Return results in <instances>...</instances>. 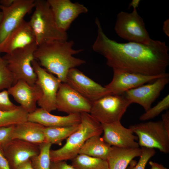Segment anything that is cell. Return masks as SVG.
<instances>
[{
	"instance_id": "33",
	"label": "cell",
	"mask_w": 169,
	"mask_h": 169,
	"mask_svg": "<svg viewBox=\"0 0 169 169\" xmlns=\"http://www.w3.org/2000/svg\"><path fill=\"white\" fill-rule=\"evenodd\" d=\"M50 169H75L65 161H51Z\"/></svg>"
},
{
	"instance_id": "32",
	"label": "cell",
	"mask_w": 169,
	"mask_h": 169,
	"mask_svg": "<svg viewBox=\"0 0 169 169\" xmlns=\"http://www.w3.org/2000/svg\"><path fill=\"white\" fill-rule=\"evenodd\" d=\"M15 125L0 127V146L7 144L12 139V133Z\"/></svg>"
},
{
	"instance_id": "21",
	"label": "cell",
	"mask_w": 169,
	"mask_h": 169,
	"mask_svg": "<svg viewBox=\"0 0 169 169\" xmlns=\"http://www.w3.org/2000/svg\"><path fill=\"white\" fill-rule=\"evenodd\" d=\"M42 125L29 121L15 125L12 139H18L39 145L44 142V136Z\"/></svg>"
},
{
	"instance_id": "30",
	"label": "cell",
	"mask_w": 169,
	"mask_h": 169,
	"mask_svg": "<svg viewBox=\"0 0 169 169\" xmlns=\"http://www.w3.org/2000/svg\"><path fill=\"white\" fill-rule=\"evenodd\" d=\"M141 154L138 163L131 162L130 166L126 169H145L149 160L156 154L154 149L142 147Z\"/></svg>"
},
{
	"instance_id": "29",
	"label": "cell",
	"mask_w": 169,
	"mask_h": 169,
	"mask_svg": "<svg viewBox=\"0 0 169 169\" xmlns=\"http://www.w3.org/2000/svg\"><path fill=\"white\" fill-rule=\"evenodd\" d=\"M1 53L0 52V91L8 89L13 84L12 74Z\"/></svg>"
},
{
	"instance_id": "8",
	"label": "cell",
	"mask_w": 169,
	"mask_h": 169,
	"mask_svg": "<svg viewBox=\"0 0 169 169\" xmlns=\"http://www.w3.org/2000/svg\"><path fill=\"white\" fill-rule=\"evenodd\" d=\"M129 128L136 135L139 146L156 148L165 153L169 152V133L161 120L140 123Z\"/></svg>"
},
{
	"instance_id": "4",
	"label": "cell",
	"mask_w": 169,
	"mask_h": 169,
	"mask_svg": "<svg viewBox=\"0 0 169 169\" xmlns=\"http://www.w3.org/2000/svg\"><path fill=\"white\" fill-rule=\"evenodd\" d=\"M34 8L29 22L38 46L53 40H68L67 32L57 27L47 0H35Z\"/></svg>"
},
{
	"instance_id": "5",
	"label": "cell",
	"mask_w": 169,
	"mask_h": 169,
	"mask_svg": "<svg viewBox=\"0 0 169 169\" xmlns=\"http://www.w3.org/2000/svg\"><path fill=\"white\" fill-rule=\"evenodd\" d=\"M36 43L15 50L2 57L13 79V84L19 80L33 85L37 76L32 65L34 54L37 47Z\"/></svg>"
},
{
	"instance_id": "16",
	"label": "cell",
	"mask_w": 169,
	"mask_h": 169,
	"mask_svg": "<svg viewBox=\"0 0 169 169\" xmlns=\"http://www.w3.org/2000/svg\"><path fill=\"white\" fill-rule=\"evenodd\" d=\"M0 148L11 169L38 155L39 145L22 140L13 139Z\"/></svg>"
},
{
	"instance_id": "22",
	"label": "cell",
	"mask_w": 169,
	"mask_h": 169,
	"mask_svg": "<svg viewBox=\"0 0 169 169\" xmlns=\"http://www.w3.org/2000/svg\"><path fill=\"white\" fill-rule=\"evenodd\" d=\"M141 149L111 146L106 161L109 169H126L134 158L140 156Z\"/></svg>"
},
{
	"instance_id": "34",
	"label": "cell",
	"mask_w": 169,
	"mask_h": 169,
	"mask_svg": "<svg viewBox=\"0 0 169 169\" xmlns=\"http://www.w3.org/2000/svg\"><path fill=\"white\" fill-rule=\"evenodd\" d=\"M0 169H11L8 162L0 148Z\"/></svg>"
},
{
	"instance_id": "1",
	"label": "cell",
	"mask_w": 169,
	"mask_h": 169,
	"mask_svg": "<svg viewBox=\"0 0 169 169\" xmlns=\"http://www.w3.org/2000/svg\"><path fill=\"white\" fill-rule=\"evenodd\" d=\"M97 35L93 50L103 56L113 70L147 75L166 73L169 65V49L165 42L153 40L149 44L119 43L104 33L96 18Z\"/></svg>"
},
{
	"instance_id": "31",
	"label": "cell",
	"mask_w": 169,
	"mask_h": 169,
	"mask_svg": "<svg viewBox=\"0 0 169 169\" xmlns=\"http://www.w3.org/2000/svg\"><path fill=\"white\" fill-rule=\"evenodd\" d=\"M9 96L7 90L0 91V110L12 111L18 107L11 101Z\"/></svg>"
},
{
	"instance_id": "13",
	"label": "cell",
	"mask_w": 169,
	"mask_h": 169,
	"mask_svg": "<svg viewBox=\"0 0 169 169\" xmlns=\"http://www.w3.org/2000/svg\"><path fill=\"white\" fill-rule=\"evenodd\" d=\"M113 75L110 82L105 86L110 94H122L146 83L169 75L166 73L157 75H147L118 70H113Z\"/></svg>"
},
{
	"instance_id": "40",
	"label": "cell",
	"mask_w": 169,
	"mask_h": 169,
	"mask_svg": "<svg viewBox=\"0 0 169 169\" xmlns=\"http://www.w3.org/2000/svg\"><path fill=\"white\" fill-rule=\"evenodd\" d=\"M140 2V0H133L130 3L129 7H132L133 9H137Z\"/></svg>"
},
{
	"instance_id": "39",
	"label": "cell",
	"mask_w": 169,
	"mask_h": 169,
	"mask_svg": "<svg viewBox=\"0 0 169 169\" xmlns=\"http://www.w3.org/2000/svg\"><path fill=\"white\" fill-rule=\"evenodd\" d=\"M15 0H0V4L4 7H9L13 3Z\"/></svg>"
},
{
	"instance_id": "35",
	"label": "cell",
	"mask_w": 169,
	"mask_h": 169,
	"mask_svg": "<svg viewBox=\"0 0 169 169\" xmlns=\"http://www.w3.org/2000/svg\"><path fill=\"white\" fill-rule=\"evenodd\" d=\"M161 120L163 125L167 132L169 133V111L166 112L161 115Z\"/></svg>"
},
{
	"instance_id": "11",
	"label": "cell",
	"mask_w": 169,
	"mask_h": 169,
	"mask_svg": "<svg viewBox=\"0 0 169 169\" xmlns=\"http://www.w3.org/2000/svg\"><path fill=\"white\" fill-rule=\"evenodd\" d=\"M92 103L66 83H61L56 98V110L68 114L90 113Z\"/></svg>"
},
{
	"instance_id": "15",
	"label": "cell",
	"mask_w": 169,
	"mask_h": 169,
	"mask_svg": "<svg viewBox=\"0 0 169 169\" xmlns=\"http://www.w3.org/2000/svg\"><path fill=\"white\" fill-rule=\"evenodd\" d=\"M55 23L61 30L67 32L79 15L88 12L84 6L70 0H48Z\"/></svg>"
},
{
	"instance_id": "25",
	"label": "cell",
	"mask_w": 169,
	"mask_h": 169,
	"mask_svg": "<svg viewBox=\"0 0 169 169\" xmlns=\"http://www.w3.org/2000/svg\"><path fill=\"white\" fill-rule=\"evenodd\" d=\"M72 161L75 169H109L106 160L84 155L78 154Z\"/></svg>"
},
{
	"instance_id": "10",
	"label": "cell",
	"mask_w": 169,
	"mask_h": 169,
	"mask_svg": "<svg viewBox=\"0 0 169 169\" xmlns=\"http://www.w3.org/2000/svg\"><path fill=\"white\" fill-rule=\"evenodd\" d=\"M35 0H15L11 6L0 4L2 18L0 24V44L34 8Z\"/></svg>"
},
{
	"instance_id": "18",
	"label": "cell",
	"mask_w": 169,
	"mask_h": 169,
	"mask_svg": "<svg viewBox=\"0 0 169 169\" xmlns=\"http://www.w3.org/2000/svg\"><path fill=\"white\" fill-rule=\"evenodd\" d=\"M7 90L9 95L28 114L37 108L36 104L41 96V92L37 84L31 85L23 80H19Z\"/></svg>"
},
{
	"instance_id": "3",
	"label": "cell",
	"mask_w": 169,
	"mask_h": 169,
	"mask_svg": "<svg viewBox=\"0 0 169 169\" xmlns=\"http://www.w3.org/2000/svg\"><path fill=\"white\" fill-rule=\"evenodd\" d=\"M78 129L68 138L64 145L56 150H50L51 161L72 160L79 154L81 147L89 138L103 133L101 124L88 113L81 114Z\"/></svg>"
},
{
	"instance_id": "37",
	"label": "cell",
	"mask_w": 169,
	"mask_h": 169,
	"mask_svg": "<svg viewBox=\"0 0 169 169\" xmlns=\"http://www.w3.org/2000/svg\"><path fill=\"white\" fill-rule=\"evenodd\" d=\"M163 31L167 36H169V19H166L163 23L162 27Z\"/></svg>"
},
{
	"instance_id": "27",
	"label": "cell",
	"mask_w": 169,
	"mask_h": 169,
	"mask_svg": "<svg viewBox=\"0 0 169 169\" xmlns=\"http://www.w3.org/2000/svg\"><path fill=\"white\" fill-rule=\"evenodd\" d=\"M52 145L43 142L39 145V153L30 159L33 169H50L51 162L50 152Z\"/></svg>"
},
{
	"instance_id": "20",
	"label": "cell",
	"mask_w": 169,
	"mask_h": 169,
	"mask_svg": "<svg viewBox=\"0 0 169 169\" xmlns=\"http://www.w3.org/2000/svg\"><path fill=\"white\" fill-rule=\"evenodd\" d=\"M28 120L39 124L45 127H64L79 124L81 120V114H73L58 116L39 108L28 114Z\"/></svg>"
},
{
	"instance_id": "26",
	"label": "cell",
	"mask_w": 169,
	"mask_h": 169,
	"mask_svg": "<svg viewBox=\"0 0 169 169\" xmlns=\"http://www.w3.org/2000/svg\"><path fill=\"white\" fill-rule=\"evenodd\" d=\"M28 113L20 106L10 111L0 110V127L17 125L28 120Z\"/></svg>"
},
{
	"instance_id": "38",
	"label": "cell",
	"mask_w": 169,
	"mask_h": 169,
	"mask_svg": "<svg viewBox=\"0 0 169 169\" xmlns=\"http://www.w3.org/2000/svg\"><path fill=\"white\" fill-rule=\"evenodd\" d=\"M149 164L151 166V169H167L161 164L156 162L150 161Z\"/></svg>"
},
{
	"instance_id": "28",
	"label": "cell",
	"mask_w": 169,
	"mask_h": 169,
	"mask_svg": "<svg viewBox=\"0 0 169 169\" xmlns=\"http://www.w3.org/2000/svg\"><path fill=\"white\" fill-rule=\"evenodd\" d=\"M169 107V95L168 94L156 105L145 111L140 116L139 119L141 121H145L153 118Z\"/></svg>"
},
{
	"instance_id": "12",
	"label": "cell",
	"mask_w": 169,
	"mask_h": 169,
	"mask_svg": "<svg viewBox=\"0 0 169 169\" xmlns=\"http://www.w3.org/2000/svg\"><path fill=\"white\" fill-rule=\"evenodd\" d=\"M66 83L92 103L110 94L105 86L94 81L76 68L69 70Z\"/></svg>"
},
{
	"instance_id": "7",
	"label": "cell",
	"mask_w": 169,
	"mask_h": 169,
	"mask_svg": "<svg viewBox=\"0 0 169 169\" xmlns=\"http://www.w3.org/2000/svg\"><path fill=\"white\" fill-rule=\"evenodd\" d=\"M114 29L119 36L129 42L148 44L153 40L137 9H133L131 13L121 11L118 13Z\"/></svg>"
},
{
	"instance_id": "24",
	"label": "cell",
	"mask_w": 169,
	"mask_h": 169,
	"mask_svg": "<svg viewBox=\"0 0 169 169\" xmlns=\"http://www.w3.org/2000/svg\"><path fill=\"white\" fill-rule=\"evenodd\" d=\"M79 124L64 127H44L43 129L44 142L50 143L51 145L61 146L64 140L68 138L78 129Z\"/></svg>"
},
{
	"instance_id": "6",
	"label": "cell",
	"mask_w": 169,
	"mask_h": 169,
	"mask_svg": "<svg viewBox=\"0 0 169 169\" xmlns=\"http://www.w3.org/2000/svg\"><path fill=\"white\" fill-rule=\"evenodd\" d=\"M131 104L124 93L109 94L92 103L90 114L101 124L120 122Z\"/></svg>"
},
{
	"instance_id": "17",
	"label": "cell",
	"mask_w": 169,
	"mask_h": 169,
	"mask_svg": "<svg viewBox=\"0 0 169 169\" xmlns=\"http://www.w3.org/2000/svg\"><path fill=\"white\" fill-rule=\"evenodd\" d=\"M104 140L111 146L127 148H139L138 140L131 129L124 126L120 122L101 124Z\"/></svg>"
},
{
	"instance_id": "36",
	"label": "cell",
	"mask_w": 169,
	"mask_h": 169,
	"mask_svg": "<svg viewBox=\"0 0 169 169\" xmlns=\"http://www.w3.org/2000/svg\"><path fill=\"white\" fill-rule=\"evenodd\" d=\"M12 169H33V168L29 159Z\"/></svg>"
},
{
	"instance_id": "9",
	"label": "cell",
	"mask_w": 169,
	"mask_h": 169,
	"mask_svg": "<svg viewBox=\"0 0 169 169\" xmlns=\"http://www.w3.org/2000/svg\"><path fill=\"white\" fill-rule=\"evenodd\" d=\"M32 64L37 76L35 84L41 92L37 104L40 108L50 113L56 110L57 94L62 82L57 77L42 67L35 59L33 60Z\"/></svg>"
},
{
	"instance_id": "2",
	"label": "cell",
	"mask_w": 169,
	"mask_h": 169,
	"mask_svg": "<svg viewBox=\"0 0 169 169\" xmlns=\"http://www.w3.org/2000/svg\"><path fill=\"white\" fill-rule=\"evenodd\" d=\"M72 40H55L38 46L34 54V59L50 73L55 75L62 83H66L70 69L85 63L82 59L74 56L82 49L73 48Z\"/></svg>"
},
{
	"instance_id": "14",
	"label": "cell",
	"mask_w": 169,
	"mask_h": 169,
	"mask_svg": "<svg viewBox=\"0 0 169 169\" xmlns=\"http://www.w3.org/2000/svg\"><path fill=\"white\" fill-rule=\"evenodd\" d=\"M169 82V75L159 78L150 84H144L124 93L131 103L141 105L145 111L151 107L152 103L159 96Z\"/></svg>"
},
{
	"instance_id": "23",
	"label": "cell",
	"mask_w": 169,
	"mask_h": 169,
	"mask_svg": "<svg viewBox=\"0 0 169 169\" xmlns=\"http://www.w3.org/2000/svg\"><path fill=\"white\" fill-rule=\"evenodd\" d=\"M111 147L100 135H95L86 141L79 150V154L106 160Z\"/></svg>"
},
{
	"instance_id": "19",
	"label": "cell",
	"mask_w": 169,
	"mask_h": 169,
	"mask_svg": "<svg viewBox=\"0 0 169 169\" xmlns=\"http://www.w3.org/2000/svg\"><path fill=\"white\" fill-rule=\"evenodd\" d=\"M34 43L36 39L33 29L29 21L24 19L0 44V52L9 53Z\"/></svg>"
},
{
	"instance_id": "41",
	"label": "cell",
	"mask_w": 169,
	"mask_h": 169,
	"mask_svg": "<svg viewBox=\"0 0 169 169\" xmlns=\"http://www.w3.org/2000/svg\"><path fill=\"white\" fill-rule=\"evenodd\" d=\"M2 13L1 11H0V24L2 20Z\"/></svg>"
}]
</instances>
